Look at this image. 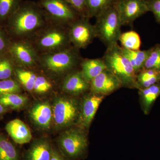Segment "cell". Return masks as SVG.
Masks as SVG:
<instances>
[{"mask_svg": "<svg viewBox=\"0 0 160 160\" xmlns=\"http://www.w3.org/2000/svg\"><path fill=\"white\" fill-rule=\"evenodd\" d=\"M9 109L0 103V119L3 117L4 115L9 111Z\"/></svg>", "mask_w": 160, "mask_h": 160, "instance_id": "d590c367", "label": "cell"}, {"mask_svg": "<svg viewBox=\"0 0 160 160\" xmlns=\"http://www.w3.org/2000/svg\"><path fill=\"white\" fill-rule=\"evenodd\" d=\"M122 86L120 80L107 69L91 81L89 89L92 93L104 96L110 94Z\"/></svg>", "mask_w": 160, "mask_h": 160, "instance_id": "4fadbf2b", "label": "cell"}, {"mask_svg": "<svg viewBox=\"0 0 160 160\" xmlns=\"http://www.w3.org/2000/svg\"><path fill=\"white\" fill-rule=\"evenodd\" d=\"M119 41L122 47L131 50H140L142 44L139 35L132 30L122 33Z\"/></svg>", "mask_w": 160, "mask_h": 160, "instance_id": "4316f807", "label": "cell"}, {"mask_svg": "<svg viewBox=\"0 0 160 160\" xmlns=\"http://www.w3.org/2000/svg\"><path fill=\"white\" fill-rule=\"evenodd\" d=\"M52 89V84L49 79L42 75H37L32 91L38 95L48 93Z\"/></svg>", "mask_w": 160, "mask_h": 160, "instance_id": "4dcf8cb0", "label": "cell"}, {"mask_svg": "<svg viewBox=\"0 0 160 160\" xmlns=\"http://www.w3.org/2000/svg\"><path fill=\"white\" fill-rule=\"evenodd\" d=\"M5 129L12 139L17 144L22 145L29 143L32 138L29 127L18 119L9 122L6 124Z\"/></svg>", "mask_w": 160, "mask_h": 160, "instance_id": "e0dca14e", "label": "cell"}, {"mask_svg": "<svg viewBox=\"0 0 160 160\" xmlns=\"http://www.w3.org/2000/svg\"><path fill=\"white\" fill-rule=\"evenodd\" d=\"M12 40L4 29L0 26V56L8 52Z\"/></svg>", "mask_w": 160, "mask_h": 160, "instance_id": "1f68e13d", "label": "cell"}, {"mask_svg": "<svg viewBox=\"0 0 160 160\" xmlns=\"http://www.w3.org/2000/svg\"><path fill=\"white\" fill-rule=\"evenodd\" d=\"M37 2L45 12L50 24L68 27L81 17L66 0H38Z\"/></svg>", "mask_w": 160, "mask_h": 160, "instance_id": "52a82bcc", "label": "cell"}, {"mask_svg": "<svg viewBox=\"0 0 160 160\" xmlns=\"http://www.w3.org/2000/svg\"><path fill=\"white\" fill-rule=\"evenodd\" d=\"M29 116L37 127L42 130H48L52 121V107L47 102L35 104L30 109Z\"/></svg>", "mask_w": 160, "mask_h": 160, "instance_id": "5bb4252c", "label": "cell"}, {"mask_svg": "<svg viewBox=\"0 0 160 160\" xmlns=\"http://www.w3.org/2000/svg\"><path fill=\"white\" fill-rule=\"evenodd\" d=\"M8 53L16 66L30 69L38 66L39 53L29 40H12Z\"/></svg>", "mask_w": 160, "mask_h": 160, "instance_id": "9c48e42d", "label": "cell"}, {"mask_svg": "<svg viewBox=\"0 0 160 160\" xmlns=\"http://www.w3.org/2000/svg\"><path fill=\"white\" fill-rule=\"evenodd\" d=\"M62 89L68 94L79 95L90 89V83L84 78L80 70H75L64 78Z\"/></svg>", "mask_w": 160, "mask_h": 160, "instance_id": "9a60e30c", "label": "cell"}, {"mask_svg": "<svg viewBox=\"0 0 160 160\" xmlns=\"http://www.w3.org/2000/svg\"><path fill=\"white\" fill-rule=\"evenodd\" d=\"M80 66L83 77L90 83L95 78L107 69L102 58L82 59Z\"/></svg>", "mask_w": 160, "mask_h": 160, "instance_id": "ac0fdd59", "label": "cell"}, {"mask_svg": "<svg viewBox=\"0 0 160 160\" xmlns=\"http://www.w3.org/2000/svg\"><path fill=\"white\" fill-rule=\"evenodd\" d=\"M49 24L37 2L24 1L3 27L12 40L31 41Z\"/></svg>", "mask_w": 160, "mask_h": 160, "instance_id": "6da1fadb", "label": "cell"}, {"mask_svg": "<svg viewBox=\"0 0 160 160\" xmlns=\"http://www.w3.org/2000/svg\"><path fill=\"white\" fill-rule=\"evenodd\" d=\"M149 12H152L156 21L160 25V0H146Z\"/></svg>", "mask_w": 160, "mask_h": 160, "instance_id": "836d02e7", "label": "cell"}, {"mask_svg": "<svg viewBox=\"0 0 160 160\" xmlns=\"http://www.w3.org/2000/svg\"><path fill=\"white\" fill-rule=\"evenodd\" d=\"M88 18H95L109 7L114 6L117 0H86Z\"/></svg>", "mask_w": 160, "mask_h": 160, "instance_id": "484cf974", "label": "cell"}, {"mask_svg": "<svg viewBox=\"0 0 160 160\" xmlns=\"http://www.w3.org/2000/svg\"><path fill=\"white\" fill-rule=\"evenodd\" d=\"M139 90L142 109L145 114H149L155 102L160 96V82Z\"/></svg>", "mask_w": 160, "mask_h": 160, "instance_id": "d6986e66", "label": "cell"}, {"mask_svg": "<svg viewBox=\"0 0 160 160\" xmlns=\"http://www.w3.org/2000/svg\"><path fill=\"white\" fill-rule=\"evenodd\" d=\"M103 99V95L91 92L84 98L80 106L79 114L77 122L80 128H89Z\"/></svg>", "mask_w": 160, "mask_h": 160, "instance_id": "7c38bea8", "label": "cell"}, {"mask_svg": "<svg viewBox=\"0 0 160 160\" xmlns=\"http://www.w3.org/2000/svg\"><path fill=\"white\" fill-rule=\"evenodd\" d=\"M22 87L14 78L0 80V97L11 93H20Z\"/></svg>", "mask_w": 160, "mask_h": 160, "instance_id": "f546056e", "label": "cell"}, {"mask_svg": "<svg viewBox=\"0 0 160 160\" xmlns=\"http://www.w3.org/2000/svg\"><path fill=\"white\" fill-rule=\"evenodd\" d=\"M20 153L15 145L0 132V160H20Z\"/></svg>", "mask_w": 160, "mask_h": 160, "instance_id": "44dd1931", "label": "cell"}, {"mask_svg": "<svg viewBox=\"0 0 160 160\" xmlns=\"http://www.w3.org/2000/svg\"><path fill=\"white\" fill-rule=\"evenodd\" d=\"M24 0H0V26L3 27Z\"/></svg>", "mask_w": 160, "mask_h": 160, "instance_id": "d4e9b609", "label": "cell"}, {"mask_svg": "<svg viewBox=\"0 0 160 160\" xmlns=\"http://www.w3.org/2000/svg\"><path fill=\"white\" fill-rule=\"evenodd\" d=\"M49 160H69L60 152L59 149L53 148L51 158Z\"/></svg>", "mask_w": 160, "mask_h": 160, "instance_id": "e575fe53", "label": "cell"}, {"mask_svg": "<svg viewBox=\"0 0 160 160\" xmlns=\"http://www.w3.org/2000/svg\"><path fill=\"white\" fill-rule=\"evenodd\" d=\"M53 148L46 138H40L34 141L26 152L24 160H49Z\"/></svg>", "mask_w": 160, "mask_h": 160, "instance_id": "2e32d148", "label": "cell"}, {"mask_svg": "<svg viewBox=\"0 0 160 160\" xmlns=\"http://www.w3.org/2000/svg\"><path fill=\"white\" fill-rule=\"evenodd\" d=\"M27 97L20 93H11L0 97V103L7 109L18 110L22 109L28 103Z\"/></svg>", "mask_w": 160, "mask_h": 160, "instance_id": "cb8c5ba5", "label": "cell"}, {"mask_svg": "<svg viewBox=\"0 0 160 160\" xmlns=\"http://www.w3.org/2000/svg\"><path fill=\"white\" fill-rule=\"evenodd\" d=\"M122 26L132 25L149 12L146 0H117L114 5Z\"/></svg>", "mask_w": 160, "mask_h": 160, "instance_id": "8fae6325", "label": "cell"}, {"mask_svg": "<svg viewBox=\"0 0 160 160\" xmlns=\"http://www.w3.org/2000/svg\"><path fill=\"white\" fill-rule=\"evenodd\" d=\"M81 129H68L58 140L59 150L69 160L82 159L87 153L88 139Z\"/></svg>", "mask_w": 160, "mask_h": 160, "instance_id": "8992f818", "label": "cell"}, {"mask_svg": "<svg viewBox=\"0 0 160 160\" xmlns=\"http://www.w3.org/2000/svg\"><path fill=\"white\" fill-rule=\"evenodd\" d=\"M80 106L78 101L70 97L56 98L52 107V121L56 128L66 129L77 122Z\"/></svg>", "mask_w": 160, "mask_h": 160, "instance_id": "ba28073f", "label": "cell"}, {"mask_svg": "<svg viewBox=\"0 0 160 160\" xmlns=\"http://www.w3.org/2000/svg\"><path fill=\"white\" fill-rule=\"evenodd\" d=\"M102 58L107 69L120 80L123 87L137 89L136 73L118 43L107 47Z\"/></svg>", "mask_w": 160, "mask_h": 160, "instance_id": "3957f363", "label": "cell"}, {"mask_svg": "<svg viewBox=\"0 0 160 160\" xmlns=\"http://www.w3.org/2000/svg\"><path fill=\"white\" fill-rule=\"evenodd\" d=\"M95 18L97 38L107 47L117 44L122 34V26L114 6L104 10Z\"/></svg>", "mask_w": 160, "mask_h": 160, "instance_id": "5b68a950", "label": "cell"}, {"mask_svg": "<svg viewBox=\"0 0 160 160\" xmlns=\"http://www.w3.org/2000/svg\"><path fill=\"white\" fill-rule=\"evenodd\" d=\"M16 65L9 53L0 56V80L14 77Z\"/></svg>", "mask_w": 160, "mask_h": 160, "instance_id": "83f0119b", "label": "cell"}, {"mask_svg": "<svg viewBox=\"0 0 160 160\" xmlns=\"http://www.w3.org/2000/svg\"><path fill=\"white\" fill-rule=\"evenodd\" d=\"M37 75L30 69L16 66L13 78L22 88L28 91H32Z\"/></svg>", "mask_w": 160, "mask_h": 160, "instance_id": "ffe728a7", "label": "cell"}, {"mask_svg": "<svg viewBox=\"0 0 160 160\" xmlns=\"http://www.w3.org/2000/svg\"><path fill=\"white\" fill-rule=\"evenodd\" d=\"M143 69H151L160 72V44L149 49V53Z\"/></svg>", "mask_w": 160, "mask_h": 160, "instance_id": "f1b7e54d", "label": "cell"}, {"mask_svg": "<svg viewBox=\"0 0 160 160\" xmlns=\"http://www.w3.org/2000/svg\"><path fill=\"white\" fill-rule=\"evenodd\" d=\"M68 29L72 45L78 49H85L97 38L94 25L88 18H79L69 25Z\"/></svg>", "mask_w": 160, "mask_h": 160, "instance_id": "30bf717a", "label": "cell"}, {"mask_svg": "<svg viewBox=\"0 0 160 160\" xmlns=\"http://www.w3.org/2000/svg\"><path fill=\"white\" fill-rule=\"evenodd\" d=\"M39 54L56 52L72 46L68 27L49 24L30 41Z\"/></svg>", "mask_w": 160, "mask_h": 160, "instance_id": "277c9868", "label": "cell"}, {"mask_svg": "<svg viewBox=\"0 0 160 160\" xmlns=\"http://www.w3.org/2000/svg\"><path fill=\"white\" fill-rule=\"evenodd\" d=\"M77 11L81 17L88 18L86 0H66Z\"/></svg>", "mask_w": 160, "mask_h": 160, "instance_id": "d6a6232c", "label": "cell"}, {"mask_svg": "<svg viewBox=\"0 0 160 160\" xmlns=\"http://www.w3.org/2000/svg\"><path fill=\"white\" fill-rule=\"evenodd\" d=\"M79 50L72 46L56 52L41 53L39 54L38 66L52 75L64 76L65 77L75 70L74 69L82 59Z\"/></svg>", "mask_w": 160, "mask_h": 160, "instance_id": "7a4b0ae2", "label": "cell"}, {"mask_svg": "<svg viewBox=\"0 0 160 160\" xmlns=\"http://www.w3.org/2000/svg\"><path fill=\"white\" fill-rule=\"evenodd\" d=\"M123 52L128 58L137 74L144 69V65L149 53V49L144 50H131L122 47Z\"/></svg>", "mask_w": 160, "mask_h": 160, "instance_id": "7402d4cb", "label": "cell"}, {"mask_svg": "<svg viewBox=\"0 0 160 160\" xmlns=\"http://www.w3.org/2000/svg\"><path fill=\"white\" fill-rule=\"evenodd\" d=\"M137 86L144 89L160 82V72L151 69H143L137 74Z\"/></svg>", "mask_w": 160, "mask_h": 160, "instance_id": "603a6c76", "label": "cell"}]
</instances>
